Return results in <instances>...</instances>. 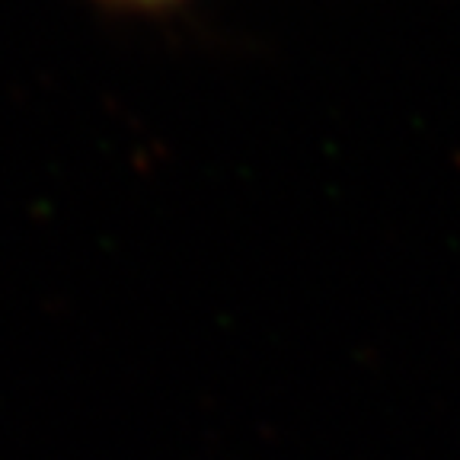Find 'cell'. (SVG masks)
I'll return each instance as SVG.
<instances>
[{"label": "cell", "mask_w": 460, "mask_h": 460, "mask_svg": "<svg viewBox=\"0 0 460 460\" xmlns=\"http://www.w3.org/2000/svg\"><path fill=\"white\" fill-rule=\"evenodd\" d=\"M106 13H119V16H151V13H166V10L180 7L186 0H90Z\"/></svg>", "instance_id": "6da1fadb"}]
</instances>
